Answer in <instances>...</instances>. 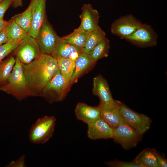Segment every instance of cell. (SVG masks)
Returning a JSON list of instances; mask_svg holds the SVG:
<instances>
[{"instance_id": "obj_1", "label": "cell", "mask_w": 167, "mask_h": 167, "mask_svg": "<svg viewBox=\"0 0 167 167\" xmlns=\"http://www.w3.org/2000/svg\"><path fill=\"white\" fill-rule=\"evenodd\" d=\"M21 63L31 96H41L43 88L58 71L57 59L50 54H41L29 63Z\"/></svg>"}, {"instance_id": "obj_2", "label": "cell", "mask_w": 167, "mask_h": 167, "mask_svg": "<svg viewBox=\"0 0 167 167\" xmlns=\"http://www.w3.org/2000/svg\"><path fill=\"white\" fill-rule=\"evenodd\" d=\"M14 67L6 83L0 86V91L12 95L19 101L31 96L23 72L22 63L16 56Z\"/></svg>"}, {"instance_id": "obj_3", "label": "cell", "mask_w": 167, "mask_h": 167, "mask_svg": "<svg viewBox=\"0 0 167 167\" xmlns=\"http://www.w3.org/2000/svg\"><path fill=\"white\" fill-rule=\"evenodd\" d=\"M56 122V118L53 116L45 115L38 118L29 130L30 141L35 144H42L48 141L54 134Z\"/></svg>"}, {"instance_id": "obj_4", "label": "cell", "mask_w": 167, "mask_h": 167, "mask_svg": "<svg viewBox=\"0 0 167 167\" xmlns=\"http://www.w3.org/2000/svg\"><path fill=\"white\" fill-rule=\"evenodd\" d=\"M70 87L58 69L56 74L43 88L41 96L50 103L61 101L66 96Z\"/></svg>"}, {"instance_id": "obj_5", "label": "cell", "mask_w": 167, "mask_h": 167, "mask_svg": "<svg viewBox=\"0 0 167 167\" xmlns=\"http://www.w3.org/2000/svg\"><path fill=\"white\" fill-rule=\"evenodd\" d=\"M113 129L112 139L125 149L135 147L142 138V135L123 120Z\"/></svg>"}, {"instance_id": "obj_6", "label": "cell", "mask_w": 167, "mask_h": 167, "mask_svg": "<svg viewBox=\"0 0 167 167\" xmlns=\"http://www.w3.org/2000/svg\"><path fill=\"white\" fill-rule=\"evenodd\" d=\"M120 112L123 121L143 135L150 128L152 121L144 114L138 113L121 102Z\"/></svg>"}, {"instance_id": "obj_7", "label": "cell", "mask_w": 167, "mask_h": 167, "mask_svg": "<svg viewBox=\"0 0 167 167\" xmlns=\"http://www.w3.org/2000/svg\"><path fill=\"white\" fill-rule=\"evenodd\" d=\"M124 39L136 46L147 47L156 45L158 36L152 27L143 24Z\"/></svg>"}, {"instance_id": "obj_8", "label": "cell", "mask_w": 167, "mask_h": 167, "mask_svg": "<svg viewBox=\"0 0 167 167\" xmlns=\"http://www.w3.org/2000/svg\"><path fill=\"white\" fill-rule=\"evenodd\" d=\"M58 37L46 18L36 39L41 53L51 55Z\"/></svg>"}, {"instance_id": "obj_9", "label": "cell", "mask_w": 167, "mask_h": 167, "mask_svg": "<svg viewBox=\"0 0 167 167\" xmlns=\"http://www.w3.org/2000/svg\"><path fill=\"white\" fill-rule=\"evenodd\" d=\"M15 50L16 56L24 64L31 62L41 54L36 39L28 34Z\"/></svg>"}, {"instance_id": "obj_10", "label": "cell", "mask_w": 167, "mask_h": 167, "mask_svg": "<svg viewBox=\"0 0 167 167\" xmlns=\"http://www.w3.org/2000/svg\"><path fill=\"white\" fill-rule=\"evenodd\" d=\"M142 23L131 15L121 17L111 26L112 33L122 39L134 32Z\"/></svg>"}, {"instance_id": "obj_11", "label": "cell", "mask_w": 167, "mask_h": 167, "mask_svg": "<svg viewBox=\"0 0 167 167\" xmlns=\"http://www.w3.org/2000/svg\"><path fill=\"white\" fill-rule=\"evenodd\" d=\"M46 0H31L32 24L28 34L36 39L40 29L46 18Z\"/></svg>"}, {"instance_id": "obj_12", "label": "cell", "mask_w": 167, "mask_h": 167, "mask_svg": "<svg viewBox=\"0 0 167 167\" xmlns=\"http://www.w3.org/2000/svg\"><path fill=\"white\" fill-rule=\"evenodd\" d=\"M79 15L81 23L79 27L85 32L89 33L99 27V15L97 11L94 9L89 3L84 4Z\"/></svg>"}, {"instance_id": "obj_13", "label": "cell", "mask_w": 167, "mask_h": 167, "mask_svg": "<svg viewBox=\"0 0 167 167\" xmlns=\"http://www.w3.org/2000/svg\"><path fill=\"white\" fill-rule=\"evenodd\" d=\"M120 101L114 100L113 102L109 104L100 103L99 105L101 118L113 129L123 120L120 112Z\"/></svg>"}, {"instance_id": "obj_14", "label": "cell", "mask_w": 167, "mask_h": 167, "mask_svg": "<svg viewBox=\"0 0 167 167\" xmlns=\"http://www.w3.org/2000/svg\"><path fill=\"white\" fill-rule=\"evenodd\" d=\"M87 125V134L90 139L113 138V128L101 118Z\"/></svg>"}, {"instance_id": "obj_15", "label": "cell", "mask_w": 167, "mask_h": 167, "mask_svg": "<svg viewBox=\"0 0 167 167\" xmlns=\"http://www.w3.org/2000/svg\"><path fill=\"white\" fill-rule=\"evenodd\" d=\"M82 53L81 49L75 47L62 37L58 36L55 47L51 55L56 59L66 58L75 62Z\"/></svg>"}, {"instance_id": "obj_16", "label": "cell", "mask_w": 167, "mask_h": 167, "mask_svg": "<svg viewBox=\"0 0 167 167\" xmlns=\"http://www.w3.org/2000/svg\"><path fill=\"white\" fill-rule=\"evenodd\" d=\"M76 118L88 124L101 118V111L99 105L92 106L84 103L79 102L75 110Z\"/></svg>"}, {"instance_id": "obj_17", "label": "cell", "mask_w": 167, "mask_h": 167, "mask_svg": "<svg viewBox=\"0 0 167 167\" xmlns=\"http://www.w3.org/2000/svg\"><path fill=\"white\" fill-rule=\"evenodd\" d=\"M92 93L100 99V103L107 104L113 102V99L106 80L101 75L93 79Z\"/></svg>"}, {"instance_id": "obj_18", "label": "cell", "mask_w": 167, "mask_h": 167, "mask_svg": "<svg viewBox=\"0 0 167 167\" xmlns=\"http://www.w3.org/2000/svg\"><path fill=\"white\" fill-rule=\"evenodd\" d=\"M96 62L90 55L82 52L75 61V69L70 81L71 86L76 83L80 76Z\"/></svg>"}, {"instance_id": "obj_19", "label": "cell", "mask_w": 167, "mask_h": 167, "mask_svg": "<svg viewBox=\"0 0 167 167\" xmlns=\"http://www.w3.org/2000/svg\"><path fill=\"white\" fill-rule=\"evenodd\" d=\"M6 29L8 39L7 42L8 43H19L24 39L28 34L12 18L8 21Z\"/></svg>"}, {"instance_id": "obj_20", "label": "cell", "mask_w": 167, "mask_h": 167, "mask_svg": "<svg viewBox=\"0 0 167 167\" xmlns=\"http://www.w3.org/2000/svg\"><path fill=\"white\" fill-rule=\"evenodd\" d=\"M156 151L152 148L144 149L134 160L142 167H159L156 159Z\"/></svg>"}, {"instance_id": "obj_21", "label": "cell", "mask_w": 167, "mask_h": 167, "mask_svg": "<svg viewBox=\"0 0 167 167\" xmlns=\"http://www.w3.org/2000/svg\"><path fill=\"white\" fill-rule=\"evenodd\" d=\"M106 37L105 32L99 26L89 33L82 52L90 55L95 46Z\"/></svg>"}, {"instance_id": "obj_22", "label": "cell", "mask_w": 167, "mask_h": 167, "mask_svg": "<svg viewBox=\"0 0 167 167\" xmlns=\"http://www.w3.org/2000/svg\"><path fill=\"white\" fill-rule=\"evenodd\" d=\"M57 59L58 68L66 83L70 86V81L75 67V62L66 58Z\"/></svg>"}, {"instance_id": "obj_23", "label": "cell", "mask_w": 167, "mask_h": 167, "mask_svg": "<svg viewBox=\"0 0 167 167\" xmlns=\"http://www.w3.org/2000/svg\"><path fill=\"white\" fill-rule=\"evenodd\" d=\"M88 34L78 27L71 33L62 38L75 47L82 50L85 45Z\"/></svg>"}, {"instance_id": "obj_24", "label": "cell", "mask_w": 167, "mask_h": 167, "mask_svg": "<svg viewBox=\"0 0 167 167\" xmlns=\"http://www.w3.org/2000/svg\"><path fill=\"white\" fill-rule=\"evenodd\" d=\"M15 22L28 34L32 24L31 6L30 4L23 12L15 15L12 18Z\"/></svg>"}, {"instance_id": "obj_25", "label": "cell", "mask_w": 167, "mask_h": 167, "mask_svg": "<svg viewBox=\"0 0 167 167\" xmlns=\"http://www.w3.org/2000/svg\"><path fill=\"white\" fill-rule=\"evenodd\" d=\"M16 61L11 56L0 62V86L5 84L11 72Z\"/></svg>"}, {"instance_id": "obj_26", "label": "cell", "mask_w": 167, "mask_h": 167, "mask_svg": "<svg viewBox=\"0 0 167 167\" xmlns=\"http://www.w3.org/2000/svg\"><path fill=\"white\" fill-rule=\"evenodd\" d=\"M110 49L109 41L106 37L94 48L90 55L95 62L108 56Z\"/></svg>"}, {"instance_id": "obj_27", "label": "cell", "mask_w": 167, "mask_h": 167, "mask_svg": "<svg viewBox=\"0 0 167 167\" xmlns=\"http://www.w3.org/2000/svg\"><path fill=\"white\" fill-rule=\"evenodd\" d=\"M21 41L18 43L7 42L0 45V62L11 52L15 50Z\"/></svg>"}, {"instance_id": "obj_28", "label": "cell", "mask_w": 167, "mask_h": 167, "mask_svg": "<svg viewBox=\"0 0 167 167\" xmlns=\"http://www.w3.org/2000/svg\"><path fill=\"white\" fill-rule=\"evenodd\" d=\"M105 163L108 166L112 167H142L134 159L129 162L115 160L106 162Z\"/></svg>"}, {"instance_id": "obj_29", "label": "cell", "mask_w": 167, "mask_h": 167, "mask_svg": "<svg viewBox=\"0 0 167 167\" xmlns=\"http://www.w3.org/2000/svg\"><path fill=\"white\" fill-rule=\"evenodd\" d=\"M25 156L24 155L20 156L16 160L11 161L6 165L8 167H25Z\"/></svg>"}, {"instance_id": "obj_30", "label": "cell", "mask_w": 167, "mask_h": 167, "mask_svg": "<svg viewBox=\"0 0 167 167\" xmlns=\"http://www.w3.org/2000/svg\"><path fill=\"white\" fill-rule=\"evenodd\" d=\"M13 0H3L0 2V18H3L7 9L12 5Z\"/></svg>"}, {"instance_id": "obj_31", "label": "cell", "mask_w": 167, "mask_h": 167, "mask_svg": "<svg viewBox=\"0 0 167 167\" xmlns=\"http://www.w3.org/2000/svg\"><path fill=\"white\" fill-rule=\"evenodd\" d=\"M156 157L157 162L159 167H166L167 161L163 154L162 155L156 151Z\"/></svg>"}, {"instance_id": "obj_32", "label": "cell", "mask_w": 167, "mask_h": 167, "mask_svg": "<svg viewBox=\"0 0 167 167\" xmlns=\"http://www.w3.org/2000/svg\"><path fill=\"white\" fill-rule=\"evenodd\" d=\"M8 41V36L6 28L0 32V45L7 43Z\"/></svg>"}, {"instance_id": "obj_33", "label": "cell", "mask_w": 167, "mask_h": 167, "mask_svg": "<svg viewBox=\"0 0 167 167\" xmlns=\"http://www.w3.org/2000/svg\"><path fill=\"white\" fill-rule=\"evenodd\" d=\"M8 21L4 20L3 18H0V32L6 27Z\"/></svg>"}, {"instance_id": "obj_34", "label": "cell", "mask_w": 167, "mask_h": 167, "mask_svg": "<svg viewBox=\"0 0 167 167\" xmlns=\"http://www.w3.org/2000/svg\"><path fill=\"white\" fill-rule=\"evenodd\" d=\"M12 5L15 8L22 6L23 0H13Z\"/></svg>"}, {"instance_id": "obj_35", "label": "cell", "mask_w": 167, "mask_h": 167, "mask_svg": "<svg viewBox=\"0 0 167 167\" xmlns=\"http://www.w3.org/2000/svg\"><path fill=\"white\" fill-rule=\"evenodd\" d=\"M3 0H0V2H1Z\"/></svg>"}]
</instances>
